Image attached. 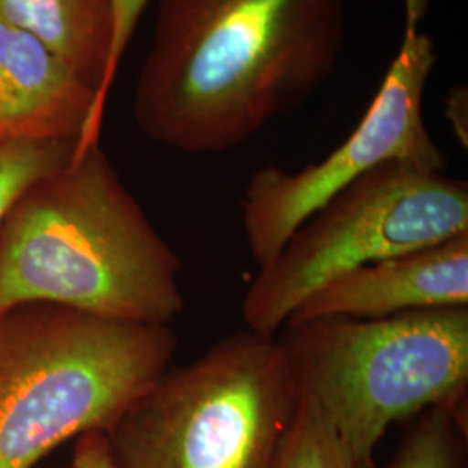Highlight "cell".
Here are the masks:
<instances>
[{
  "label": "cell",
  "instance_id": "obj_1",
  "mask_svg": "<svg viewBox=\"0 0 468 468\" xmlns=\"http://www.w3.org/2000/svg\"><path fill=\"white\" fill-rule=\"evenodd\" d=\"M346 0H160L133 115L151 141L228 153L334 75Z\"/></svg>",
  "mask_w": 468,
  "mask_h": 468
},
{
  "label": "cell",
  "instance_id": "obj_2",
  "mask_svg": "<svg viewBox=\"0 0 468 468\" xmlns=\"http://www.w3.org/2000/svg\"><path fill=\"white\" fill-rule=\"evenodd\" d=\"M181 261L100 144L28 186L0 222V314L56 303L170 324L185 311Z\"/></svg>",
  "mask_w": 468,
  "mask_h": 468
},
{
  "label": "cell",
  "instance_id": "obj_3",
  "mask_svg": "<svg viewBox=\"0 0 468 468\" xmlns=\"http://www.w3.org/2000/svg\"><path fill=\"white\" fill-rule=\"evenodd\" d=\"M170 324L56 303L0 314V468H35L69 439L108 432L172 363Z\"/></svg>",
  "mask_w": 468,
  "mask_h": 468
},
{
  "label": "cell",
  "instance_id": "obj_4",
  "mask_svg": "<svg viewBox=\"0 0 468 468\" xmlns=\"http://www.w3.org/2000/svg\"><path fill=\"white\" fill-rule=\"evenodd\" d=\"M293 382L357 458L388 427L446 406L462 415L468 388V307L382 319L286 321L278 332Z\"/></svg>",
  "mask_w": 468,
  "mask_h": 468
},
{
  "label": "cell",
  "instance_id": "obj_5",
  "mask_svg": "<svg viewBox=\"0 0 468 468\" xmlns=\"http://www.w3.org/2000/svg\"><path fill=\"white\" fill-rule=\"evenodd\" d=\"M299 396L276 336L245 330L168 368L104 434L118 468H274Z\"/></svg>",
  "mask_w": 468,
  "mask_h": 468
},
{
  "label": "cell",
  "instance_id": "obj_6",
  "mask_svg": "<svg viewBox=\"0 0 468 468\" xmlns=\"http://www.w3.org/2000/svg\"><path fill=\"white\" fill-rule=\"evenodd\" d=\"M468 233V185L408 162L371 168L342 187L259 269L243 302L247 330L276 336L318 288L352 269Z\"/></svg>",
  "mask_w": 468,
  "mask_h": 468
},
{
  "label": "cell",
  "instance_id": "obj_7",
  "mask_svg": "<svg viewBox=\"0 0 468 468\" xmlns=\"http://www.w3.org/2000/svg\"><path fill=\"white\" fill-rule=\"evenodd\" d=\"M427 2L404 0L398 56L365 117L336 150L297 172L269 165L251 176L241 200V220L259 269L268 266L323 203L371 168L408 162L444 172L448 160L423 118L425 87L437 63L434 42L421 30Z\"/></svg>",
  "mask_w": 468,
  "mask_h": 468
},
{
  "label": "cell",
  "instance_id": "obj_8",
  "mask_svg": "<svg viewBox=\"0 0 468 468\" xmlns=\"http://www.w3.org/2000/svg\"><path fill=\"white\" fill-rule=\"evenodd\" d=\"M435 307H468V233L352 269L309 295L288 321L382 319Z\"/></svg>",
  "mask_w": 468,
  "mask_h": 468
},
{
  "label": "cell",
  "instance_id": "obj_9",
  "mask_svg": "<svg viewBox=\"0 0 468 468\" xmlns=\"http://www.w3.org/2000/svg\"><path fill=\"white\" fill-rule=\"evenodd\" d=\"M96 90L40 40L0 19V141L84 143Z\"/></svg>",
  "mask_w": 468,
  "mask_h": 468
},
{
  "label": "cell",
  "instance_id": "obj_10",
  "mask_svg": "<svg viewBox=\"0 0 468 468\" xmlns=\"http://www.w3.org/2000/svg\"><path fill=\"white\" fill-rule=\"evenodd\" d=\"M0 19L56 52L98 98L113 46V0H0Z\"/></svg>",
  "mask_w": 468,
  "mask_h": 468
},
{
  "label": "cell",
  "instance_id": "obj_11",
  "mask_svg": "<svg viewBox=\"0 0 468 468\" xmlns=\"http://www.w3.org/2000/svg\"><path fill=\"white\" fill-rule=\"evenodd\" d=\"M274 468L377 467L375 462L357 458L318 406L301 394Z\"/></svg>",
  "mask_w": 468,
  "mask_h": 468
},
{
  "label": "cell",
  "instance_id": "obj_12",
  "mask_svg": "<svg viewBox=\"0 0 468 468\" xmlns=\"http://www.w3.org/2000/svg\"><path fill=\"white\" fill-rule=\"evenodd\" d=\"M467 427L446 406L425 410L413 420L384 468H463Z\"/></svg>",
  "mask_w": 468,
  "mask_h": 468
},
{
  "label": "cell",
  "instance_id": "obj_13",
  "mask_svg": "<svg viewBox=\"0 0 468 468\" xmlns=\"http://www.w3.org/2000/svg\"><path fill=\"white\" fill-rule=\"evenodd\" d=\"M77 144V139L0 141V222L28 186L67 164Z\"/></svg>",
  "mask_w": 468,
  "mask_h": 468
},
{
  "label": "cell",
  "instance_id": "obj_14",
  "mask_svg": "<svg viewBox=\"0 0 468 468\" xmlns=\"http://www.w3.org/2000/svg\"><path fill=\"white\" fill-rule=\"evenodd\" d=\"M148 2L150 0H113V46H112L110 61H108V68L104 73V80H102L100 92H98L96 104H94L90 129L87 135V146L100 143L106 102H108L110 92L117 80L118 69H120L122 59L125 56V50L133 40L139 17L144 13Z\"/></svg>",
  "mask_w": 468,
  "mask_h": 468
},
{
  "label": "cell",
  "instance_id": "obj_15",
  "mask_svg": "<svg viewBox=\"0 0 468 468\" xmlns=\"http://www.w3.org/2000/svg\"><path fill=\"white\" fill-rule=\"evenodd\" d=\"M69 468H118L106 434L92 431L79 435L75 439Z\"/></svg>",
  "mask_w": 468,
  "mask_h": 468
},
{
  "label": "cell",
  "instance_id": "obj_16",
  "mask_svg": "<svg viewBox=\"0 0 468 468\" xmlns=\"http://www.w3.org/2000/svg\"><path fill=\"white\" fill-rule=\"evenodd\" d=\"M444 115L452 125V134L456 135L458 143L468 146V98L465 87H454L446 96Z\"/></svg>",
  "mask_w": 468,
  "mask_h": 468
}]
</instances>
